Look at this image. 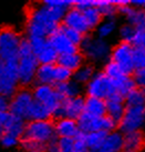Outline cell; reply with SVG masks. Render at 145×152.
<instances>
[{
    "label": "cell",
    "instance_id": "836d02e7",
    "mask_svg": "<svg viewBox=\"0 0 145 152\" xmlns=\"http://www.w3.org/2000/svg\"><path fill=\"white\" fill-rule=\"evenodd\" d=\"M126 107H141L145 106V91L135 88L124 98Z\"/></svg>",
    "mask_w": 145,
    "mask_h": 152
},
{
    "label": "cell",
    "instance_id": "83f0119b",
    "mask_svg": "<svg viewBox=\"0 0 145 152\" xmlns=\"http://www.w3.org/2000/svg\"><path fill=\"white\" fill-rule=\"evenodd\" d=\"M112 81L114 83V88H115L116 93L123 98H125L132 90L136 88L135 82L133 80V77L128 76V75H123L120 78H117L116 80Z\"/></svg>",
    "mask_w": 145,
    "mask_h": 152
},
{
    "label": "cell",
    "instance_id": "ac0fdd59",
    "mask_svg": "<svg viewBox=\"0 0 145 152\" xmlns=\"http://www.w3.org/2000/svg\"><path fill=\"white\" fill-rule=\"evenodd\" d=\"M54 130H56L57 138L75 139L77 137L81 134L78 120L69 118L57 119V121L54 122Z\"/></svg>",
    "mask_w": 145,
    "mask_h": 152
},
{
    "label": "cell",
    "instance_id": "9c48e42d",
    "mask_svg": "<svg viewBox=\"0 0 145 152\" xmlns=\"http://www.w3.org/2000/svg\"><path fill=\"white\" fill-rule=\"evenodd\" d=\"M78 124L80 131L83 134L92 132H112L117 130V123L113 121L107 115L105 117H92L86 113H83L78 119Z\"/></svg>",
    "mask_w": 145,
    "mask_h": 152
},
{
    "label": "cell",
    "instance_id": "e0dca14e",
    "mask_svg": "<svg viewBox=\"0 0 145 152\" xmlns=\"http://www.w3.org/2000/svg\"><path fill=\"white\" fill-rule=\"evenodd\" d=\"M62 26L65 28H70L82 34L83 36H88L91 32L89 25L86 22L84 15L82 11L75 9L74 7L70 8L62 19Z\"/></svg>",
    "mask_w": 145,
    "mask_h": 152
},
{
    "label": "cell",
    "instance_id": "f6af8a7d",
    "mask_svg": "<svg viewBox=\"0 0 145 152\" xmlns=\"http://www.w3.org/2000/svg\"><path fill=\"white\" fill-rule=\"evenodd\" d=\"M94 6V1L91 0H79V1H73V7L80 11H84L86 9L91 8Z\"/></svg>",
    "mask_w": 145,
    "mask_h": 152
},
{
    "label": "cell",
    "instance_id": "8d00e7d4",
    "mask_svg": "<svg viewBox=\"0 0 145 152\" xmlns=\"http://www.w3.org/2000/svg\"><path fill=\"white\" fill-rule=\"evenodd\" d=\"M102 71L107 75L111 80H116L117 78H120L121 76H123L125 73H123V71L119 68L117 64H115L113 61L109 60L107 62L103 64V69Z\"/></svg>",
    "mask_w": 145,
    "mask_h": 152
},
{
    "label": "cell",
    "instance_id": "277c9868",
    "mask_svg": "<svg viewBox=\"0 0 145 152\" xmlns=\"http://www.w3.org/2000/svg\"><path fill=\"white\" fill-rule=\"evenodd\" d=\"M80 51L89 64H104L110 60L112 46L109 40L101 39L93 34H88L80 46Z\"/></svg>",
    "mask_w": 145,
    "mask_h": 152
},
{
    "label": "cell",
    "instance_id": "bcb514c9",
    "mask_svg": "<svg viewBox=\"0 0 145 152\" xmlns=\"http://www.w3.org/2000/svg\"><path fill=\"white\" fill-rule=\"evenodd\" d=\"M11 113L10 112H0V138L6 133V127Z\"/></svg>",
    "mask_w": 145,
    "mask_h": 152
},
{
    "label": "cell",
    "instance_id": "c3c4849f",
    "mask_svg": "<svg viewBox=\"0 0 145 152\" xmlns=\"http://www.w3.org/2000/svg\"><path fill=\"white\" fill-rule=\"evenodd\" d=\"M43 152H56V150H54V147H53V145H51L50 148H48L46 151H43Z\"/></svg>",
    "mask_w": 145,
    "mask_h": 152
},
{
    "label": "cell",
    "instance_id": "e575fe53",
    "mask_svg": "<svg viewBox=\"0 0 145 152\" xmlns=\"http://www.w3.org/2000/svg\"><path fill=\"white\" fill-rule=\"evenodd\" d=\"M135 32H136V28H134L133 26H131L128 22L121 25L119 27V29H117V34H119L120 41H122V42H132L133 38L135 36Z\"/></svg>",
    "mask_w": 145,
    "mask_h": 152
},
{
    "label": "cell",
    "instance_id": "7402d4cb",
    "mask_svg": "<svg viewBox=\"0 0 145 152\" xmlns=\"http://www.w3.org/2000/svg\"><path fill=\"white\" fill-rule=\"evenodd\" d=\"M124 134L121 131L114 130L109 132L105 137L104 143L100 152H122L123 150Z\"/></svg>",
    "mask_w": 145,
    "mask_h": 152
},
{
    "label": "cell",
    "instance_id": "603a6c76",
    "mask_svg": "<svg viewBox=\"0 0 145 152\" xmlns=\"http://www.w3.org/2000/svg\"><path fill=\"white\" fill-rule=\"evenodd\" d=\"M84 113L92 117L107 115V101L93 97L84 98Z\"/></svg>",
    "mask_w": 145,
    "mask_h": 152
},
{
    "label": "cell",
    "instance_id": "2e32d148",
    "mask_svg": "<svg viewBox=\"0 0 145 152\" xmlns=\"http://www.w3.org/2000/svg\"><path fill=\"white\" fill-rule=\"evenodd\" d=\"M84 98L82 96L64 100L59 111L56 113L54 118H69L78 120L84 113Z\"/></svg>",
    "mask_w": 145,
    "mask_h": 152
},
{
    "label": "cell",
    "instance_id": "52a82bcc",
    "mask_svg": "<svg viewBox=\"0 0 145 152\" xmlns=\"http://www.w3.org/2000/svg\"><path fill=\"white\" fill-rule=\"evenodd\" d=\"M32 93L34 100L42 103L46 108H48L53 117L59 111L64 101V99L60 96L54 86L36 85L32 89Z\"/></svg>",
    "mask_w": 145,
    "mask_h": 152
},
{
    "label": "cell",
    "instance_id": "44dd1931",
    "mask_svg": "<svg viewBox=\"0 0 145 152\" xmlns=\"http://www.w3.org/2000/svg\"><path fill=\"white\" fill-rule=\"evenodd\" d=\"M84 64H86V58L83 57L80 50L73 52V53H69V55L59 56L58 61H57L58 66L65 68L71 72H75Z\"/></svg>",
    "mask_w": 145,
    "mask_h": 152
},
{
    "label": "cell",
    "instance_id": "8fae6325",
    "mask_svg": "<svg viewBox=\"0 0 145 152\" xmlns=\"http://www.w3.org/2000/svg\"><path fill=\"white\" fill-rule=\"evenodd\" d=\"M133 50L134 47L131 43L120 41L112 47L110 60L113 61L123 71V73L132 76L135 71L134 62H133Z\"/></svg>",
    "mask_w": 145,
    "mask_h": 152
},
{
    "label": "cell",
    "instance_id": "9a60e30c",
    "mask_svg": "<svg viewBox=\"0 0 145 152\" xmlns=\"http://www.w3.org/2000/svg\"><path fill=\"white\" fill-rule=\"evenodd\" d=\"M48 41L50 42L52 48L56 50L58 56L69 55V53H73V52H77V51L80 50L79 47L75 46L74 43H72L69 40V38L65 36L61 26L54 32H52L48 37Z\"/></svg>",
    "mask_w": 145,
    "mask_h": 152
},
{
    "label": "cell",
    "instance_id": "ee69618b",
    "mask_svg": "<svg viewBox=\"0 0 145 152\" xmlns=\"http://www.w3.org/2000/svg\"><path fill=\"white\" fill-rule=\"evenodd\" d=\"M74 148H75V152L89 151L88 148H86V140H84V134H83V133H81L79 137H77V138L74 139Z\"/></svg>",
    "mask_w": 145,
    "mask_h": 152
},
{
    "label": "cell",
    "instance_id": "cb8c5ba5",
    "mask_svg": "<svg viewBox=\"0 0 145 152\" xmlns=\"http://www.w3.org/2000/svg\"><path fill=\"white\" fill-rule=\"evenodd\" d=\"M36 85L56 86V64H40L36 75Z\"/></svg>",
    "mask_w": 145,
    "mask_h": 152
},
{
    "label": "cell",
    "instance_id": "6da1fadb",
    "mask_svg": "<svg viewBox=\"0 0 145 152\" xmlns=\"http://www.w3.org/2000/svg\"><path fill=\"white\" fill-rule=\"evenodd\" d=\"M60 20L43 2L27 8L25 31L27 39L48 38L60 27Z\"/></svg>",
    "mask_w": 145,
    "mask_h": 152
},
{
    "label": "cell",
    "instance_id": "60d3db41",
    "mask_svg": "<svg viewBox=\"0 0 145 152\" xmlns=\"http://www.w3.org/2000/svg\"><path fill=\"white\" fill-rule=\"evenodd\" d=\"M20 141H21V140L16 138V137H13V135L4 133V134L0 138V145L4 147V149H13L20 144Z\"/></svg>",
    "mask_w": 145,
    "mask_h": 152
},
{
    "label": "cell",
    "instance_id": "d6986e66",
    "mask_svg": "<svg viewBox=\"0 0 145 152\" xmlns=\"http://www.w3.org/2000/svg\"><path fill=\"white\" fill-rule=\"evenodd\" d=\"M125 110H126V106H125L124 98L119 96L117 93L107 100V115L113 121H115L117 124L123 118Z\"/></svg>",
    "mask_w": 145,
    "mask_h": 152
},
{
    "label": "cell",
    "instance_id": "f35d334b",
    "mask_svg": "<svg viewBox=\"0 0 145 152\" xmlns=\"http://www.w3.org/2000/svg\"><path fill=\"white\" fill-rule=\"evenodd\" d=\"M133 62L135 70L145 68V49L143 48H134L133 50Z\"/></svg>",
    "mask_w": 145,
    "mask_h": 152
},
{
    "label": "cell",
    "instance_id": "1f68e13d",
    "mask_svg": "<svg viewBox=\"0 0 145 152\" xmlns=\"http://www.w3.org/2000/svg\"><path fill=\"white\" fill-rule=\"evenodd\" d=\"M95 7L100 10L102 13L104 19L107 18H115L116 15H119L117 11V6L115 1H107V0H100V1H94Z\"/></svg>",
    "mask_w": 145,
    "mask_h": 152
},
{
    "label": "cell",
    "instance_id": "f907efd6",
    "mask_svg": "<svg viewBox=\"0 0 145 152\" xmlns=\"http://www.w3.org/2000/svg\"><path fill=\"white\" fill-rule=\"evenodd\" d=\"M144 11H145V7H144Z\"/></svg>",
    "mask_w": 145,
    "mask_h": 152
},
{
    "label": "cell",
    "instance_id": "4316f807",
    "mask_svg": "<svg viewBox=\"0 0 145 152\" xmlns=\"http://www.w3.org/2000/svg\"><path fill=\"white\" fill-rule=\"evenodd\" d=\"M95 72H96V70H95L94 64L86 62L82 67L79 68L77 71L73 72L72 80L75 81L80 86H84L86 87L88 85V82L93 78Z\"/></svg>",
    "mask_w": 145,
    "mask_h": 152
},
{
    "label": "cell",
    "instance_id": "7a4b0ae2",
    "mask_svg": "<svg viewBox=\"0 0 145 152\" xmlns=\"http://www.w3.org/2000/svg\"><path fill=\"white\" fill-rule=\"evenodd\" d=\"M17 64L19 85L22 88H27L36 82V75L40 64L32 51L29 40L27 38H23L21 42Z\"/></svg>",
    "mask_w": 145,
    "mask_h": 152
},
{
    "label": "cell",
    "instance_id": "f546056e",
    "mask_svg": "<svg viewBox=\"0 0 145 152\" xmlns=\"http://www.w3.org/2000/svg\"><path fill=\"white\" fill-rule=\"evenodd\" d=\"M53 117L50 110L46 108L42 103L34 100L32 107L30 108L28 114V121H43V120H50Z\"/></svg>",
    "mask_w": 145,
    "mask_h": 152
},
{
    "label": "cell",
    "instance_id": "7c38bea8",
    "mask_svg": "<svg viewBox=\"0 0 145 152\" xmlns=\"http://www.w3.org/2000/svg\"><path fill=\"white\" fill-rule=\"evenodd\" d=\"M33 102L34 98L32 90H29L28 88L19 89L17 92L10 98L9 112L14 117L28 121V114H29L30 108L32 107Z\"/></svg>",
    "mask_w": 145,
    "mask_h": 152
},
{
    "label": "cell",
    "instance_id": "484cf974",
    "mask_svg": "<svg viewBox=\"0 0 145 152\" xmlns=\"http://www.w3.org/2000/svg\"><path fill=\"white\" fill-rule=\"evenodd\" d=\"M54 87L64 100L79 97V96H81L82 92V86H80L73 80L67 81L64 83H60V85H57Z\"/></svg>",
    "mask_w": 145,
    "mask_h": 152
},
{
    "label": "cell",
    "instance_id": "74e56055",
    "mask_svg": "<svg viewBox=\"0 0 145 152\" xmlns=\"http://www.w3.org/2000/svg\"><path fill=\"white\" fill-rule=\"evenodd\" d=\"M72 77L73 72H71L65 68L61 67V66L56 64V86L72 80Z\"/></svg>",
    "mask_w": 145,
    "mask_h": 152
},
{
    "label": "cell",
    "instance_id": "5bb4252c",
    "mask_svg": "<svg viewBox=\"0 0 145 152\" xmlns=\"http://www.w3.org/2000/svg\"><path fill=\"white\" fill-rule=\"evenodd\" d=\"M119 15L125 18V21L136 29L145 30V11L134 8L131 1H115Z\"/></svg>",
    "mask_w": 145,
    "mask_h": 152
},
{
    "label": "cell",
    "instance_id": "7bdbcfd3",
    "mask_svg": "<svg viewBox=\"0 0 145 152\" xmlns=\"http://www.w3.org/2000/svg\"><path fill=\"white\" fill-rule=\"evenodd\" d=\"M134 48H143L145 49V30L136 29L135 36L131 42Z\"/></svg>",
    "mask_w": 145,
    "mask_h": 152
},
{
    "label": "cell",
    "instance_id": "3957f363",
    "mask_svg": "<svg viewBox=\"0 0 145 152\" xmlns=\"http://www.w3.org/2000/svg\"><path fill=\"white\" fill-rule=\"evenodd\" d=\"M54 123L51 120L28 121L22 140H27L39 145L42 151L54 144L57 141Z\"/></svg>",
    "mask_w": 145,
    "mask_h": 152
},
{
    "label": "cell",
    "instance_id": "ba28073f",
    "mask_svg": "<svg viewBox=\"0 0 145 152\" xmlns=\"http://www.w3.org/2000/svg\"><path fill=\"white\" fill-rule=\"evenodd\" d=\"M18 62L0 61V94L11 98L19 90Z\"/></svg>",
    "mask_w": 145,
    "mask_h": 152
},
{
    "label": "cell",
    "instance_id": "4dcf8cb0",
    "mask_svg": "<svg viewBox=\"0 0 145 152\" xmlns=\"http://www.w3.org/2000/svg\"><path fill=\"white\" fill-rule=\"evenodd\" d=\"M107 134V132H92V133L84 134V140H86L88 150L96 152L101 151Z\"/></svg>",
    "mask_w": 145,
    "mask_h": 152
},
{
    "label": "cell",
    "instance_id": "b9f144b4",
    "mask_svg": "<svg viewBox=\"0 0 145 152\" xmlns=\"http://www.w3.org/2000/svg\"><path fill=\"white\" fill-rule=\"evenodd\" d=\"M133 80L135 82L136 88L145 90V68L144 69H137L133 72Z\"/></svg>",
    "mask_w": 145,
    "mask_h": 152
},
{
    "label": "cell",
    "instance_id": "681fc988",
    "mask_svg": "<svg viewBox=\"0 0 145 152\" xmlns=\"http://www.w3.org/2000/svg\"><path fill=\"white\" fill-rule=\"evenodd\" d=\"M22 152H33V151H26V150H22Z\"/></svg>",
    "mask_w": 145,
    "mask_h": 152
},
{
    "label": "cell",
    "instance_id": "ab89813d",
    "mask_svg": "<svg viewBox=\"0 0 145 152\" xmlns=\"http://www.w3.org/2000/svg\"><path fill=\"white\" fill-rule=\"evenodd\" d=\"M61 27H62V29H63L65 36L69 38V40H70L72 43H74L75 46H78L79 48H80V46H81L82 41H83V39H84L86 36H83L82 34L78 32V31H75V30L70 29V28H65V27H63V26H61Z\"/></svg>",
    "mask_w": 145,
    "mask_h": 152
},
{
    "label": "cell",
    "instance_id": "30bf717a",
    "mask_svg": "<svg viewBox=\"0 0 145 152\" xmlns=\"http://www.w3.org/2000/svg\"><path fill=\"white\" fill-rule=\"evenodd\" d=\"M145 128V106L126 107L125 113L122 120L117 124L119 129L123 134L143 131Z\"/></svg>",
    "mask_w": 145,
    "mask_h": 152
},
{
    "label": "cell",
    "instance_id": "d590c367",
    "mask_svg": "<svg viewBox=\"0 0 145 152\" xmlns=\"http://www.w3.org/2000/svg\"><path fill=\"white\" fill-rule=\"evenodd\" d=\"M56 152H75L74 139L68 138H58L53 144Z\"/></svg>",
    "mask_w": 145,
    "mask_h": 152
},
{
    "label": "cell",
    "instance_id": "d4e9b609",
    "mask_svg": "<svg viewBox=\"0 0 145 152\" xmlns=\"http://www.w3.org/2000/svg\"><path fill=\"white\" fill-rule=\"evenodd\" d=\"M117 29H119V25L116 21V18H107V19H103L102 22L98 26V28L94 31L96 37L107 40L115 34Z\"/></svg>",
    "mask_w": 145,
    "mask_h": 152
},
{
    "label": "cell",
    "instance_id": "7dc6e473",
    "mask_svg": "<svg viewBox=\"0 0 145 152\" xmlns=\"http://www.w3.org/2000/svg\"><path fill=\"white\" fill-rule=\"evenodd\" d=\"M10 108V98L0 94V112H9Z\"/></svg>",
    "mask_w": 145,
    "mask_h": 152
},
{
    "label": "cell",
    "instance_id": "f1b7e54d",
    "mask_svg": "<svg viewBox=\"0 0 145 152\" xmlns=\"http://www.w3.org/2000/svg\"><path fill=\"white\" fill-rule=\"evenodd\" d=\"M27 122L23 119H20L14 115H10L9 121L7 123V127H6V133L11 134L13 137H16L18 139H22V137L25 134V130H26Z\"/></svg>",
    "mask_w": 145,
    "mask_h": 152
},
{
    "label": "cell",
    "instance_id": "ffe728a7",
    "mask_svg": "<svg viewBox=\"0 0 145 152\" xmlns=\"http://www.w3.org/2000/svg\"><path fill=\"white\" fill-rule=\"evenodd\" d=\"M145 148V134L143 131H136L124 134L122 152H142Z\"/></svg>",
    "mask_w": 145,
    "mask_h": 152
},
{
    "label": "cell",
    "instance_id": "4fadbf2b",
    "mask_svg": "<svg viewBox=\"0 0 145 152\" xmlns=\"http://www.w3.org/2000/svg\"><path fill=\"white\" fill-rule=\"evenodd\" d=\"M28 40L39 64H57L59 56L48 41V38H32Z\"/></svg>",
    "mask_w": 145,
    "mask_h": 152
},
{
    "label": "cell",
    "instance_id": "5b68a950",
    "mask_svg": "<svg viewBox=\"0 0 145 152\" xmlns=\"http://www.w3.org/2000/svg\"><path fill=\"white\" fill-rule=\"evenodd\" d=\"M23 38L12 27L0 28V61L18 62L19 49Z\"/></svg>",
    "mask_w": 145,
    "mask_h": 152
},
{
    "label": "cell",
    "instance_id": "8992f818",
    "mask_svg": "<svg viewBox=\"0 0 145 152\" xmlns=\"http://www.w3.org/2000/svg\"><path fill=\"white\" fill-rule=\"evenodd\" d=\"M84 90H86V97L99 98L105 101L112 96L116 94L113 81L102 70L95 72L93 78L86 86Z\"/></svg>",
    "mask_w": 145,
    "mask_h": 152
},
{
    "label": "cell",
    "instance_id": "d6a6232c",
    "mask_svg": "<svg viewBox=\"0 0 145 152\" xmlns=\"http://www.w3.org/2000/svg\"><path fill=\"white\" fill-rule=\"evenodd\" d=\"M83 15H84V18H86V22H88V25H89L91 31L96 29L98 26L100 25V23L102 22L103 19H104L102 16V13L100 12V10L95 7V4H94L93 7H91V8L84 10V11H83Z\"/></svg>",
    "mask_w": 145,
    "mask_h": 152
}]
</instances>
